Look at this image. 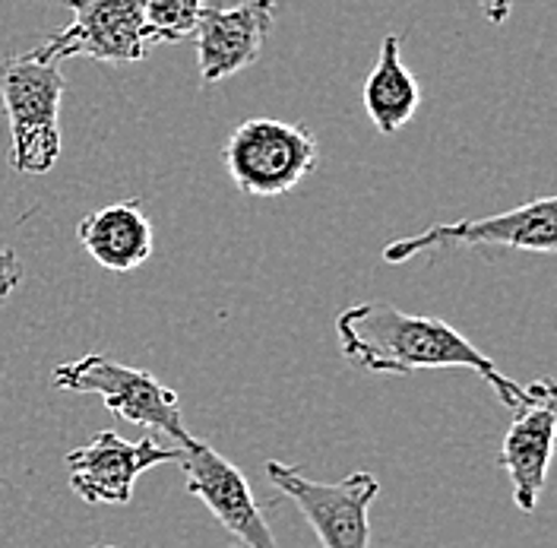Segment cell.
<instances>
[{"instance_id":"cell-14","label":"cell","mask_w":557,"mask_h":548,"mask_svg":"<svg viewBox=\"0 0 557 548\" xmlns=\"http://www.w3.org/2000/svg\"><path fill=\"white\" fill-rule=\"evenodd\" d=\"M209 0H143L152 45H177L197 33Z\"/></svg>"},{"instance_id":"cell-2","label":"cell","mask_w":557,"mask_h":548,"mask_svg":"<svg viewBox=\"0 0 557 548\" xmlns=\"http://www.w3.org/2000/svg\"><path fill=\"white\" fill-rule=\"evenodd\" d=\"M67 80L61 64L33 51L0 68V105L10 121V166L20 174H48L61 159V102Z\"/></svg>"},{"instance_id":"cell-8","label":"cell","mask_w":557,"mask_h":548,"mask_svg":"<svg viewBox=\"0 0 557 548\" xmlns=\"http://www.w3.org/2000/svg\"><path fill=\"white\" fill-rule=\"evenodd\" d=\"M177 460L181 447H162L152 438L124 441L114 431H102L86 447L67 453L70 488L86 504H131L134 485L146 470Z\"/></svg>"},{"instance_id":"cell-11","label":"cell","mask_w":557,"mask_h":548,"mask_svg":"<svg viewBox=\"0 0 557 548\" xmlns=\"http://www.w3.org/2000/svg\"><path fill=\"white\" fill-rule=\"evenodd\" d=\"M276 0H242L238 7H207L194 33L200 80L215 86L260 61L263 41L273 29Z\"/></svg>"},{"instance_id":"cell-7","label":"cell","mask_w":557,"mask_h":548,"mask_svg":"<svg viewBox=\"0 0 557 548\" xmlns=\"http://www.w3.org/2000/svg\"><path fill=\"white\" fill-rule=\"evenodd\" d=\"M497 244L525 254H555L557 251V200L542 197L517 209L487 216V219H462L447 226H431L412 239H396L383 247V264H406L431 247H482Z\"/></svg>"},{"instance_id":"cell-15","label":"cell","mask_w":557,"mask_h":548,"mask_svg":"<svg viewBox=\"0 0 557 548\" xmlns=\"http://www.w3.org/2000/svg\"><path fill=\"white\" fill-rule=\"evenodd\" d=\"M23 264H20V257L10 251V247H0V305L23 285Z\"/></svg>"},{"instance_id":"cell-1","label":"cell","mask_w":557,"mask_h":548,"mask_svg":"<svg viewBox=\"0 0 557 548\" xmlns=\"http://www.w3.org/2000/svg\"><path fill=\"white\" fill-rule=\"evenodd\" d=\"M339 349L351 365L371 375H416L431 368H466L491 383L507 410H517L525 387L513 383L462 333L441 317H418L383 302H364L339 314Z\"/></svg>"},{"instance_id":"cell-10","label":"cell","mask_w":557,"mask_h":548,"mask_svg":"<svg viewBox=\"0 0 557 548\" xmlns=\"http://www.w3.org/2000/svg\"><path fill=\"white\" fill-rule=\"evenodd\" d=\"M513 425L504 435L500 466L513 485V501L522 514H532L539 495L548 479V463L555 450L557 390L552 380H535L525 387V397L517 406Z\"/></svg>"},{"instance_id":"cell-13","label":"cell","mask_w":557,"mask_h":548,"mask_svg":"<svg viewBox=\"0 0 557 548\" xmlns=\"http://www.w3.org/2000/svg\"><path fill=\"white\" fill-rule=\"evenodd\" d=\"M421 89L399 51V35H386L381 58L364 80V111L383 137L399 134L416 118Z\"/></svg>"},{"instance_id":"cell-12","label":"cell","mask_w":557,"mask_h":548,"mask_svg":"<svg viewBox=\"0 0 557 548\" xmlns=\"http://www.w3.org/2000/svg\"><path fill=\"white\" fill-rule=\"evenodd\" d=\"M76 239L83 251L111 273H131L152 257V226L139 200H124L89 212Z\"/></svg>"},{"instance_id":"cell-3","label":"cell","mask_w":557,"mask_h":548,"mask_svg":"<svg viewBox=\"0 0 557 548\" xmlns=\"http://www.w3.org/2000/svg\"><path fill=\"white\" fill-rule=\"evenodd\" d=\"M320 159L317 134L278 118H250L222 143V166L247 197H282L311 178Z\"/></svg>"},{"instance_id":"cell-5","label":"cell","mask_w":557,"mask_h":548,"mask_svg":"<svg viewBox=\"0 0 557 548\" xmlns=\"http://www.w3.org/2000/svg\"><path fill=\"white\" fill-rule=\"evenodd\" d=\"M267 479L298 504L323 548H371L368 508L381 495V482L371 473L355 470L339 482H313L301 466L270 460Z\"/></svg>"},{"instance_id":"cell-6","label":"cell","mask_w":557,"mask_h":548,"mask_svg":"<svg viewBox=\"0 0 557 548\" xmlns=\"http://www.w3.org/2000/svg\"><path fill=\"white\" fill-rule=\"evenodd\" d=\"M70 23L45 38L33 54L61 64L67 58H92L102 64H139L152 45L143 16V0H64Z\"/></svg>"},{"instance_id":"cell-17","label":"cell","mask_w":557,"mask_h":548,"mask_svg":"<svg viewBox=\"0 0 557 548\" xmlns=\"http://www.w3.org/2000/svg\"><path fill=\"white\" fill-rule=\"evenodd\" d=\"M92 548H114V546H92Z\"/></svg>"},{"instance_id":"cell-4","label":"cell","mask_w":557,"mask_h":548,"mask_svg":"<svg viewBox=\"0 0 557 548\" xmlns=\"http://www.w3.org/2000/svg\"><path fill=\"white\" fill-rule=\"evenodd\" d=\"M51 387L64 393L99 397L117 418L149 428V431H162L177 447H184L194 438L184 428L177 393L143 368L111 362L104 355H86L79 362L58 365L51 375Z\"/></svg>"},{"instance_id":"cell-9","label":"cell","mask_w":557,"mask_h":548,"mask_svg":"<svg viewBox=\"0 0 557 548\" xmlns=\"http://www.w3.org/2000/svg\"><path fill=\"white\" fill-rule=\"evenodd\" d=\"M187 473V491L200 498L215 520L242 543L238 548H278L270 523L263 520L244 473L215 453L207 441L190 438L177 460Z\"/></svg>"},{"instance_id":"cell-16","label":"cell","mask_w":557,"mask_h":548,"mask_svg":"<svg viewBox=\"0 0 557 548\" xmlns=\"http://www.w3.org/2000/svg\"><path fill=\"white\" fill-rule=\"evenodd\" d=\"M491 26H504L513 13V0H475Z\"/></svg>"}]
</instances>
